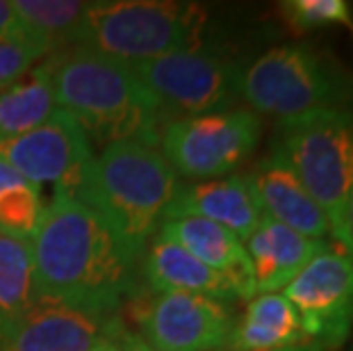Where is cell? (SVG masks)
<instances>
[{"label": "cell", "instance_id": "cell-1", "mask_svg": "<svg viewBox=\"0 0 353 351\" xmlns=\"http://www.w3.org/2000/svg\"><path fill=\"white\" fill-rule=\"evenodd\" d=\"M37 297L112 315L137 290L139 258L101 214L55 190L32 237Z\"/></svg>", "mask_w": 353, "mask_h": 351}, {"label": "cell", "instance_id": "cell-2", "mask_svg": "<svg viewBox=\"0 0 353 351\" xmlns=\"http://www.w3.org/2000/svg\"><path fill=\"white\" fill-rule=\"evenodd\" d=\"M52 87L57 106L99 144H160L164 119L128 64L85 48L62 50L52 55Z\"/></svg>", "mask_w": 353, "mask_h": 351}, {"label": "cell", "instance_id": "cell-3", "mask_svg": "<svg viewBox=\"0 0 353 351\" xmlns=\"http://www.w3.org/2000/svg\"><path fill=\"white\" fill-rule=\"evenodd\" d=\"M178 188L176 171L157 148L141 141H119L89 160L71 197L101 214L141 260Z\"/></svg>", "mask_w": 353, "mask_h": 351}, {"label": "cell", "instance_id": "cell-4", "mask_svg": "<svg viewBox=\"0 0 353 351\" xmlns=\"http://www.w3.org/2000/svg\"><path fill=\"white\" fill-rule=\"evenodd\" d=\"M205 12L171 0H108L89 3L73 34L76 48L128 66L201 46Z\"/></svg>", "mask_w": 353, "mask_h": 351}, {"label": "cell", "instance_id": "cell-5", "mask_svg": "<svg viewBox=\"0 0 353 351\" xmlns=\"http://www.w3.org/2000/svg\"><path fill=\"white\" fill-rule=\"evenodd\" d=\"M274 151L290 164L330 221V240L347 251V203L353 183V112L314 110L278 121Z\"/></svg>", "mask_w": 353, "mask_h": 351}, {"label": "cell", "instance_id": "cell-6", "mask_svg": "<svg viewBox=\"0 0 353 351\" xmlns=\"http://www.w3.org/2000/svg\"><path fill=\"white\" fill-rule=\"evenodd\" d=\"M239 99L258 117L278 121L314 110L353 112V82L326 53L307 43H290L267 50L242 69Z\"/></svg>", "mask_w": 353, "mask_h": 351}, {"label": "cell", "instance_id": "cell-7", "mask_svg": "<svg viewBox=\"0 0 353 351\" xmlns=\"http://www.w3.org/2000/svg\"><path fill=\"white\" fill-rule=\"evenodd\" d=\"M130 69L153 96L164 123L235 110L239 101L242 66L205 46L157 57Z\"/></svg>", "mask_w": 353, "mask_h": 351}, {"label": "cell", "instance_id": "cell-8", "mask_svg": "<svg viewBox=\"0 0 353 351\" xmlns=\"http://www.w3.org/2000/svg\"><path fill=\"white\" fill-rule=\"evenodd\" d=\"M260 135L262 119L249 108H235L167 121L157 148L176 176L212 181L242 167L253 155Z\"/></svg>", "mask_w": 353, "mask_h": 351}, {"label": "cell", "instance_id": "cell-9", "mask_svg": "<svg viewBox=\"0 0 353 351\" xmlns=\"http://www.w3.org/2000/svg\"><path fill=\"white\" fill-rule=\"evenodd\" d=\"M132 319L153 351H223L237 324L228 301L180 292L141 299Z\"/></svg>", "mask_w": 353, "mask_h": 351}, {"label": "cell", "instance_id": "cell-10", "mask_svg": "<svg viewBox=\"0 0 353 351\" xmlns=\"http://www.w3.org/2000/svg\"><path fill=\"white\" fill-rule=\"evenodd\" d=\"M294 305L305 335L330 351L340 349L353 331V263L337 244H326L301 274L283 290Z\"/></svg>", "mask_w": 353, "mask_h": 351}, {"label": "cell", "instance_id": "cell-11", "mask_svg": "<svg viewBox=\"0 0 353 351\" xmlns=\"http://www.w3.org/2000/svg\"><path fill=\"white\" fill-rule=\"evenodd\" d=\"M125 331L128 326L112 315L37 297L0 347L3 351H121Z\"/></svg>", "mask_w": 353, "mask_h": 351}, {"label": "cell", "instance_id": "cell-12", "mask_svg": "<svg viewBox=\"0 0 353 351\" xmlns=\"http://www.w3.org/2000/svg\"><path fill=\"white\" fill-rule=\"evenodd\" d=\"M0 158L37 188L52 183L71 194L94 155L78 119L57 108L39 128L0 141Z\"/></svg>", "mask_w": 353, "mask_h": 351}, {"label": "cell", "instance_id": "cell-13", "mask_svg": "<svg viewBox=\"0 0 353 351\" xmlns=\"http://www.w3.org/2000/svg\"><path fill=\"white\" fill-rule=\"evenodd\" d=\"M262 217H269L296 233L330 242V221L305 192L290 164L274 148L246 174Z\"/></svg>", "mask_w": 353, "mask_h": 351}, {"label": "cell", "instance_id": "cell-14", "mask_svg": "<svg viewBox=\"0 0 353 351\" xmlns=\"http://www.w3.org/2000/svg\"><path fill=\"white\" fill-rule=\"evenodd\" d=\"M180 217H201L214 221L246 242L258 228L262 210L244 174L180 185L176 197L164 210V221Z\"/></svg>", "mask_w": 353, "mask_h": 351}, {"label": "cell", "instance_id": "cell-15", "mask_svg": "<svg viewBox=\"0 0 353 351\" xmlns=\"http://www.w3.org/2000/svg\"><path fill=\"white\" fill-rule=\"evenodd\" d=\"M326 244L330 242L301 235L269 217H262L258 228L244 244L253 272L255 292H283Z\"/></svg>", "mask_w": 353, "mask_h": 351}, {"label": "cell", "instance_id": "cell-16", "mask_svg": "<svg viewBox=\"0 0 353 351\" xmlns=\"http://www.w3.org/2000/svg\"><path fill=\"white\" fill-rule=\"evenodd\" d=\"M155 235L183 246L187 253H192L201 263H205L214 272L230 279L235 283L239 299L251 301L253 297H258L244 244L228 228L214 221L201 219V217H180V219L162 221Z\"/></svg>", "mask_w": 353, "mask_h": 351}, {"label": "cell", "instance_id": "cell-17", "mask_svg": "<svg viewBox=\"0 0 353 351\" xmlns=\"http://www.w3.org/2000/svg\"><path fill=\"white\" fill-rule=\"evenodd\" d=\"M144 276L146 285L153 294L180 292V294H201L219 301H235L239 292L235 283L212 267L201 263L183 246H178L162 237H153L146 246L144 256Z\"/></svg>", "mask_w": 353, "mask_h": 351}, {"label": "cell", "instance_id": "cell-18", "mask_svg": "<svg viewBox=\"0 0 353 351\" xmlns=\"http://www.w3.org/2000/svg\"><path fill=\"white\" fill-rule=\"evenodd\" d=\"M310 342L294 305L283 292L258 294L237 319L228 351H272Z\"/></svg>", "mask_w": 353, "mask_h": 351}, {"label": "cell", "instance_id": "cell-19", "mask_svg": "<svg viewBox=\"0 0 353 351\" xmlns=\"http://www.w3.org/2000/svg\"><path fill=\"white\" fill-rule=\"evenodd\" d=\"M55 110L52 57H48L0 92V141L39 128Z\"/></svg>", "mask_w": 353, "mask_h": 351}, {"label": "cell", "instance_id": "cell-20", "mask_svg": "<svg viewBox=\"0 0 353 351\" xmlns=\"http://www.w3.org/2000/svg\"><path fill=\"white\" fill-rule=\"evenodd\" d=\"M37 301L32 246L0 235V342Z\"/></svg>", "mask_w": 353, "mask_h": 351}, {"label": "cell", "instance_id": "cell-21", "mask_svg": "<svg viewBox=\"0 0 353 351\" xmlns=\"http://www.w3.org/2000/svg\"><path fill=\"white\" fill-rule=\"evenodd\" d=\"M14 14L21 30L52 50L62 43H71L80 19L89 3L78 0H12Z\"/></svg>", "mask_w": 353, "mask_h": 351}, {"label": "cell", "instance_id": "cell-22", "mask_svg": "<svg viewBox=\"0 0 353 351\" xmlns=\"http://www.w3.org/2000/svg\"><path fill=\"white\" fill-rule=\"evenodd\" d=\"M43 208L41 192L32 183L5 190L0 194V235L32 242Z\"/></svg>", "mask_w": 353, "mask_h": 351}, {"label": "cell", "instance_id": "cell-23", "mask_svg": "<svg viewBox=\"0 0 353 351\" xmlns=\"http://www.w3.org/2000/svg\"><path fill=\"white\" fill-rule=\"evenodd\" d=\"M281 17L294 32H312L328 26H353L344 0H285Z\"/></svg>", "mask_w": 353, "mask_h": 351}, {"label": "cell", "instance_id": "cell-24", "mask_svg": "<svg viewBox=\"0 0 353 351\" xmlns=\"http://www.w3.org/2000/svg\"><path fill=\"white\" fill-rule=\"evenodd\" d=\"M50 48L26 30H14V32L0 34V92L14 85L21 76L32 69L37 59H41Z\"/></svg>", "mask_w": 353, "mask_h": 351}, {"label": "cell", "instance_id": "cell-25", "mask_svg": "<svg viewBox=\"0 0 353 351\" xmlns=\"http://www.w3.org/2000/svg\"><path fill=\"white\" fill-rule=\"evenodd\" d=\"M28 183L23 176L19 174V171H14L10 164H7L3 158H0V194L10 188H17V185H23Z\"/></svg>", "mask_w": 353, "mask_h": 351}, {"label": "cell", "instance_id": "cell-26", "mask_svg": "<svg viewBox=\"0 0 353 351\" xmlns=\"http://www.w3.org/2000/svg\"><path fill=\"white\" fill-rule=\"evenodd\" d=\"M19 21H17V14H14V7L12 3L7 0H0V34H7V32H14L19 30Z\"/></svg>", "mask_w": 353, "mask_h": 351}, {"label": "cell", "instance_id": "cell-27", "mask_svg": "<svg viewBox=\"0 0 353 351\" xmlns=\"http://www.w3.org/2000/svg\"><path fill=\"white\" fill-rule=\"evenodd\" d=\"M119 347H121V351H153L144 340L139 338L137 333H132L130 328H128V331L123 333L121 345H119Z\"/></svg>", "mask_w": 353, "mask_h": 351}, {"label": "cell", "instance_id": "cell-28", "mask_svg": "<svg viewBox=\"0 0 353 351\" xmlns=\"http://www.w3.org/2000/svg\"><path fill=\"white\" fill-rule=\"evenodd\" d=\"M347 256L353 263V183H351L349 203H347Z\"/></svg>", "mask_w": 353, "mask_h": 351}, {"label": "cell", "instance_id": "cell-29", "mask_svg": "<svg viewBox=\"0 0 353 351\" xmlns=\"http://www.w3.org/2000/svg\"><path fill=\"white\" fill-rule=\"evenodd\" d=\"M272 351H330L326 345L321 342H303V345H294V347H283V349H272Z\"/></svg>", "mask_w": 353, "mask_h": 351}, {"label": "cell", "instance_id": "cell-30", "mask_svg": "<svg viewBox=\"0 0 353 351\" xmlns=\"http://www.w3.org/2000/svg\"><path fill=\"white\" fill-rule=\"evenodd\" d=\"M351 32H353V26H351Z\"/></svg>", "mask_w": 353, "mask_h": 351}]
</instances>
